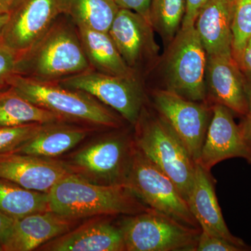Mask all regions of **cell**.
<instances>
[{
  "label": "cell",
  "mask_w": 251,
  "mask_h": 251,
  "mask_svg": "<svg viewBox=\"0 0 251 251\" xmlns=\"http://www.w3.org/2000/svg\"><path fill=\"white\" fill-rule=\"evenodd\" d=\"M49 210L75 221L150 209L125 185H100L76 175L58 181L49 193Z\"/></svg>",
  "instance_id": "1"
},
{
  "label": "cell",
  "mask_w": 251,
  "mask_h": 251,
  "mask_svg": "<svg viewBox=\"0 0 251 251\" xmlns=\"http://www.w3.org/2000/svg\"><path fill=\"white\" fill-rule=\"evenodd\" d=\"M92 69L76 26L58 18L35 45L18 55L14 74L58 82Z\"/></svg>",
  "instance_id": "2"
},
{
  "label": "cell",
  "mask_w": 251,
  "mask_h": 251,
  "mask_svg": "<svg viewBox=\"0 0 251 251\" xmlns=\"http://www.w3.org/2000/svg\"><path fill=\"white\" fill-rule=\"evenodd\" d=\"M6 85L23 98L62 117L64 121L117 128L118 118L90 94L64 87L57 82L41 81L13 74Z\"/></svg>",
  "instance_id": "3"
},
{
  "label": "cell",
  "mask_w": 251,
  "mask_h": 251,
  "mask_svg": "<svg viewBox=\"0 0 251 251\" xmlns=\"http://www.w3.org/2000/svg\"><path fill=\"white\" fill-rule=\"evenodd\" d=\"M135 126L136 148L173 180L187 201L196 165L188 150L159 115L145 117L141 114Z\"/></svg>",
  "instance_id": "4"
},
{
  "label": "cell",
  "mask_w": 251,
  "mask_h": 251,
  "mask_svg": "<svg viewBox=\"0 0 251 251\" xmlns=\"http://www.w3.org/2000/svg\"><path fill=\"white\" fill-rule=\"evenodd\" d=\"M134 142L122 133H112L90 142L66 161L72 174L100 185H125Z\"/></svg>",
  "instance_id": "5"
},
{
  "label": "cell",
  "mask_w": 251,
  "mask_h": 251,
  "mask_svg": "<svg viewBox=\"0 0 251 251\" xmlns=\"http://www.w3.org/2000/svg\"><path fill=\"white\" fill-rule=\"evenodd\" d=\"M126 186L150 209L189 227L201 229L187 201L173 180L145 156L135 144Z\"/></svg>",
  "instance_id": "6"
},
{
  "label": "cell",
  "mask_w": 251,
  "mask_h": 251,
  "mask_svg": "<svg viewBox=\"0 0 251 251\" xmlns=\"http://www.w3.org/2000/svg\"><path fill=\"white\" fill-rule=\"evenodd\" d=\"M207 54L194 25L181 27L169 44L165 59L168 90L201 102L206 98Z\"/></svg>",
  "instance_id": "7"
},
{
  "label": "cell",
  "mask_w": 251,
  "mask_h": 251,
  "mask_svg": "<svg viewBox=\"0 0 251 251\" xmlns=\"http://www.w3.org/2000/svg\"><path fill=\"white\" fill-rule=\"evenodd\" d=\"M125 251H195L201 229L149 209L130 215L121 225Z\"/></svg>",
  "instance_id": "8"
},
{
  "label": "cell",
  "mask_w": 251,
  "mask_h": 251,
  "mask_svg": "<svg viewBox=\"0 0 251 251\" xmlns=\"http://www.w3.org/2000/svg\"><path fill=\"white\" fill-rule=\"evenodd\" d=\"M57 82L90 94L116 110L132 125H136L141 116L144 94L135 76L108 75L92 69Z\"/></svg>",
  "instance_id": "9"
},
{
  "label": "cell",
  "mask_w": 251,
  "mask_h": 251,
  "mask_svg": "<svg viewBox=\"0 0 251 251\" xmlns=\"http://www.w3.org/2000/svg\"><path fill=\"white\" fill-rule=\"evenodd\" d=\"M158 115L171 127L197 163L209 124V109L168 90L153 93Z\"/></svg>",
  "instance_id": "10"
},
{
  "label": "cell",
  "mask_w": 251,
  "mask_h": 251,
  "mask_svg": "<svg viewBox=\"0 0 251 251\" xmlns=\"http://www.w3.org/2000/svg\"><path fill=\"white\" fill-rule=\"evenodd\" d=\"M60 16L57 0H23L9 14L1 42L18 55L35 45Z\"/></svg>",
  "instance_id": "11"
},
{
  "label": "cell",
  "mask_w": 251,
  "mask_h": 251,
  "mask_svg": "<svg viewBox=\"0 0 251 251\" xmlns=\"http://www.w3.org/2000/svg\"><path fill=\"white\" fill-rule=\"evenodd\" d=\"M72 174L65 161L17 152L0 153V178L23 188L49 193L58 181Z\"/></svg>",
  "instance_id": "12"
},
{
  "label": "cell",
  "mask_w": 251,
  "mask_h": 251,
  "mask_svg": "<svg viewBox=\"0 0 251 251\" xmlns=\"http://www.w3.org/2000/svg\"><path fill=\"white\" fill-rule=\"evenodd\" d=\"M213 115L197 163L206 171L220 162L243 158L251 163V152L236 125L232 111L221 104L213 107Z\"/></svg>",
  "instance_id": "13"
},
{
  "label": "cell",
  "mask_w": 251,
  "mask_h": 251,
  "mask_svg": "<svg viewBox=\"0 0 251 251\" xmlns=\"http://www.w3.org/2000/svg\"><path fill=\"white\" fill-rule=\"evenodd\" d=\"M108 33L122 58L133 70L158 53L151 23L134 11L120 8Z\"/></svg>",
  "instance_id": "14"
},
{
  "label": "cell",
  "mask_w": 251,
  "mask_h": 251,
  "mask_svg": "<svg viewBox=\"0 0 251 251\" xmlns=\"http://www.w3.org/2000/svg\"><path fill=\"white\" fill-rule=\"evenodd\" d=\"M78 222L50 210L34 213L16 219L9 237L1 245V250H36L76 227Z\"/></svg>",
  "instance_id": "15"
},
{
  "label": "cell",
  "mask_w": 251,
  "mask_h": 251,
  "mask_svg": "<svg viewBox=\"0 0 251 251\" xmlns=\"http://www.w3.org/2000/svg\"><path fill=\"white\" fill-rule=\"evenodd\" d=\"M37 250L44 251H125L121 227L101 216L94 217Z\"/></svg>",
  "instance_id": "16"
},
{
  "label": "cell",
  "mask_w": 251,
  "mask_h": 251,
  "mask_svg": "<svg viewBox=\"0 0 251 251\" xmlns=\"http://www.w3.org/2000/svg\"><path fill=\"white\" fill-rule=\"evenodd\" d=\"M206 78L216 103L238 115L249 113L244 75L232 56H207Z\"/></svg>",
  "instance_id": "17"
},
{
  "label": "cell",
  "mask_w": 251,
  "mask_h": 251,
  "mask_svg": "<svg viewBox=\"0 0 251 251\" xmlns=\"http://www.w3.org/2000/svg\"><path fill=\"white\" fill-rule=\"evenodd\" d=\"M187 203L201 230L211 235L224 238L247 250L245 243L239 238L232 235L227 228L209 172L203 169L197 163L193 186Z\"/></svg>",
  "instance_id": "18"
},
{
  "label": "cell",
  "mask_w": 251,
  "mask_h": 251,
  "mask_svg": "<svg viewBox=\"0 0 251 251\" xmlns=\"http://www.w3.org/2000/svg\"><path fill=\"white\" fill-rule=\"evenodd\" d=\"M235 0H208L194 26L207 56H232V25Z\"/></svg>",
  "instance_id": "19"
},
{
  "label": "cell",
  "mask_w": 251,
  "mask_h": 251,
  "mask_svg": "<svg viewBox=\"0 0 251 251\" xmlns=\"http://www.w3.org/2000/svg\"><path fill=\"white\" fill-rule=\"evenodd\" d=\"M92 130L87 127L68 125L65 122L43 124L34 136L10 152L57 158L75 148Z\"/></svg>",
  "instance_id": "20"
},
{
  "label": "cell",
  "mask_w": 251,
  "mask_h": 251,
  "mask_svg": "<svg viewBox=\"0 0 251 251\" xmlns=\"http://www.w3.org/2000/svg\"><path fill=\"white\" fill-rule=\"evenodd\" d=\"M77 29L92 70L117 76H135L134 70L122 58L108 32L85 27Z\"/></svg>",
  "instance_id": "21"
},
{
  "label": "cell",
  "mask_w": 251,
  "mask_h": 251,
  "mask_svg": "<svg viewBox=\"0 0 251 251\" xmlns=\"http://www.w3.org/2000/svg\"><path fill=\"white\" fill-rule=\"evenodd\" d=\"M60 15L77 27L108 32L120 8L115 0H57Z\"/></svg>",
  "instance_id": "22"
},
{
  "label": "cell",
  "mask_w": 251,
  "mask_h": 251,
  "mask_svg": "<svg viewBox=\"0 0 251 251\" xmlns=\"http://www.w3.org/2000/svg\"><path fill=\"white\" fill-rule=\"evenodd\" d=\"M56 122L66 121L53 112L23 98L7 85L0 88V126Z\"/></svg>",
  "instance_id": "23"
},
{
  "label": "cell",
  "mask_w": 251,
  "mask_h": 251,
  "mask_svg": "<svg viewBox=\"0 0 251 251\" xmlns=\"http://www.w3.org/2000/svg\"><path fill=\"white\" fill-rule=\"evenodd\" d=\"M49 210V193L27 189L0 178V212L18 219Z\"/></svg>",
  "instance_id": "24"
},
{
  "label": "cell",
  "mask_w": 251,
  "mask_h": 251,
  "mask_svg": "<svg viewBox=\"0 0 251 251\" xmlns=\"http://www.w3.org/2000/svg\"><path fill=\"white\" fill-rule=\"evenodd\" d=\"M186 11V0H150L148 20L168 44L181 27Z\"/></svg>",
  "instance_id": "25"
},
{
  "label": "cell",
  "mask_w": 251,
  "mask_h": 251,
  "mask_svg": "<svg viewBox=\"0 0 251 251\" xmlns=\"http://www.w3.org/2000/svg\"><path fill=\"white\" fill-rule=\"evenodd\" d=\"M232 32V57L238 64L251 37V0H235Z\"/></svg>",
  "instance_id": "26"
},
{
  "label": "cell",
  "mask_w": 251,
  "mask_h": 251,
  "mask_svg": "<svg viewBox=\"0 0 251 251\" xmlns=\"http://www.w3.org/2000/svg\"><path fill=\"white\" fill-rule=\"evenodd\" d=\"M43 124L0 126V153L14 151L37 133Z\"/></svg>",
  "instance_id": "27"
},
{
  "label": "cell",
  "mask_w": 251,
  "mask_h": 251,
  "mask_svg": "<svg viewBox=\"0 0 251 251\" xmlns=\"http://www.w3.org/2000/svg\"><path fill=\"white\" fill-rule=\"evenodd\" d=\"M197 251H241L245 249L238 247L224 238L211 235L201 230L196 250Z\"/></svg>",
  "instance_id": "28"
},
{
  "label": "cell",
  "mask_w": 251,
  "mask_h": 251,
  "mask_svg": "<svg viewBox=\"0 0 251 251\" xmlns=\"http://www.w3.org/2000/svg\"><path fill=\"white\" fill-rule=\"evenodd\" d=\"M18 54L0 41V88L6 87V81L15 74Z\"/></svg>",
  "instance_id": "29"
},
{
  "label": "cell",
  "mask_w": 251,
  "mask_h": 251,
  "mask_svg": "<svg viewBox=\"0 0 251 251\" xmlns=\"http://www.w3.org/2000/svg\"><path fill=\"white\" fill-rule=\"evenodd\" d=\"M208 0H186V11L181 27L194 25L200 10Z\"/></svg>",
  "instance_id": "30"
},
{
  "label": "cell",
  "mask_w": 251,
  "mask_h": 251,
  "mask_svg": "<svg viewBox=\"0 0 251 251\" xmlns=\"http://www.w3.org/2000/svg\"><path fill=\"white\" fill-rule=\"evenodd\" d=\"M115 1L119 7L134 11L148 19L150 0H115Z\"/></svg>",
  "instance_id": "31"
},
{
  "label": "cell",
  "mask_w": 251,
  "mask_h": 251,
  "mask_svg": "<svg viewBox=\"0 0 251 251\" xmlns=\"http://www.w3.org/2000/svg\"><path fill=\"white\" fill-rule=\"evenodd\" d=\"M238 65L244 75L251 80V37L243 51Z\"/></svg>",
  "instance_id": "32"
},
{
  "label": "cell",
  "mask_w": 251,
  "mask_h": 251,
  "mask_svg": "<svg viewBox=\"0 0 251 251\" xmlns=\"http://www.w3.org/2000/svg\"><path fill=\"white\" fill-rule=\"evenodd\" d=\"M15 220L16 219L0 212V247H1L9 237L14 226Z\"/></svg>",
  "instance_id": "33"
},
{
  "label": "cell",
  "mask_w": 251,
  "mask_h": 251,
  "mask_svg": "<svg viewBox=\"0 0 251 251\" xmlns=\"http://www.w3.org/2000/svg\"><path fill=\"white\" fill-rule=\"evenodd\" d=\"M243 138L251 152V113L245 115L244 121L239 126Z\"/></svg>",
  "instance_id": "34"
},
{
  "label": "cell",
  "mask_w": 251,
  "mask_h": 251,
  "mask_svg": "<svg viewBox=\"0 0 251 251\" xmlns=\"http://www.w3.org/2000/svg\"><path fill=\"white\" fill-rule=\"evenodd\" d=\"M23 0H0V14H10Z\"/></svg>",
  "instance_id": "35"
},
{
  "label": "cell",
  "mask_w": 251,
  "mask_h": 251,
  "mask_svg": "<svg viewBox=\"0 0 251 251\" xmlns=\"http://www.w3.org/2000/svg\"><path fill=\"white\" fill-rule=\"evenodd\" d=\"M9 17V14H0V41H1L3 31H4L5 25L7 23Z\"/></svg>",
  "instance_id": "36"
},
{
  "label": "cell",
  "mask_w": 251,
  "mask_h": 251,
  "mask_svg": "<svg viewBox=\"0 0 251 251\" xmlns=\"http://www.w3.org/2000/svg\"><path fill=\"white\" fill-rule=\"evenodd\" d=\"M248 103H249V113H251V85L249 90H247Z\"/></svg>",
  "instance_id": "37"
},
{
  "label": "cell",
  "mask_w": 251,
  "mask_h": 251,
  "mask_svg": "<svg viewBox=\"0 0 251 251\" xmlns=\"http://www.w3.org/2000/svg\"><path fill=\"white\" fill-rule=\"evenodd\" d=\"M0 251H2V250H1V247H0Z\"/></svg>",
  "instance_id": "38"
}]
</instances>
